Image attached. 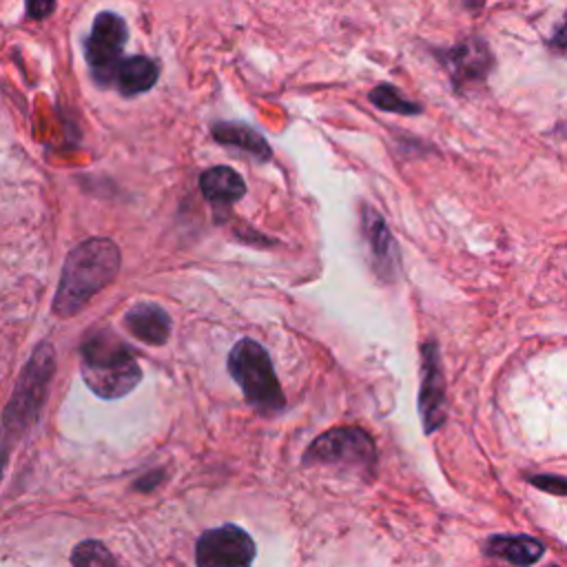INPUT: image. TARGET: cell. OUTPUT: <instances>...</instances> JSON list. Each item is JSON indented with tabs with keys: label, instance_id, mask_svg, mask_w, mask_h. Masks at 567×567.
<instances>
[{
	"label": "cell",
	"instance_id": "5",
	"mask_svg": "<svg viewBox=\"0 0 567 567\" xmlns=\"http://www.w3.org/2000/svg\"><path fill=\"white\" fill-rule=\"evenodd\" d=\"M306 465H334L354 472H372L377 465V445L372 436L357 425H341L319 434L303 454Z\"/></svg>",
	"mask_w": 567,
	"mask_h": 567
},
{
	"label": "cell",
	"instance_id": "2",
	"mask_svg": "<svg viewBox=\"0 0 567 567\" xmlns=\"http://www.w3.org/2000/svg\"><path fill=\"white\" fill-rule=\"evenodd\" d=\"M80 370L89 390L102 399H120L142 379V368L135 357L109 328L84 337Z\"/></svg>",
	"mask_w": 567,
	"mask_h": 567
},
{
	"label": "cell",
	"instance_id": "17",
	"mask_svg": "<svg viewBox=\"0 0 567 567\" xmlns=\"http://www.w3.org/2000/svg\"><path fill=\"white\" fill-rule=\"evenodd\" d=\"M73 567H117L113 554L100 540H82L71 554Z\"/></svg>",
	"mask_w": 567,
	"mask_h": 567
},
{
	"label": "cell",
	"instance_id": "16",
	"mask_svg": "<svg viewBox=\"0 0 567 567\" xmlns=\"http://www.w3.org/2000/svg\"><path fill=\"white\" fill-rule=\"evenodd\" d=\"M368 100L381 109V111H388V113H399V115H416L421 113V104L419 102H412L408 100L405 95H401L392 84H377L370 93H368Z\"/></svg>",
	"mask_w": 567,
	"mask_h": 567
},
{
	"label": "cell",
	"instance_id": "10",
	"mask_svg": "<svg viewBox=\"0 0 567 567\" xmlns=\"http://www.w3.org/2000/svg\"><path fill=\"white\" fill-rule=\"evenodd\" d=\"M361 233L368 241V248H370V255H372L379 277L392 279L396 272V264H399V250H396L394 237H392L385 219L368 204L361 206Z\"/></svg>",
	"mask_w": 567,
	"mask_h": 567
},
{
	"label": "cell",
	"instance_id": "3",
	"mask_svg": "<svg viewBox=\"0 0 567 567\" xmlns=\"http://www.w3.org/2000/svg\"><path fill=\"white\" fill-rule=\"evenodd\" d=\"M55 368V354L49 343H40L29 363L24 365L16 390L2 412V436H0V472L7 458L9 445L40 416V410L44 405L49 381L53 377Z\"/></svg>",
	"mask_w": 567,
	"mask_h": 567
},
{
	"label": "cell",
	"instance_id": "6",
	"mask_svg": "<svg viewBox=\"0 0 567 567\" xmlns=\"http://www.w3.org/2000/svg\"><path fill=\"white\" fill-rule=\"evenodd\" d=\"M126 44V24L117 13L102 11L95 16L86 40V62L97 84L106 86L115 80L122 64L120 55Z\"/></svg>",
	"mask_w": 567,
	"mask_h": 567
},
{
	"label": "cell",
	"instance_id": "7",
	"mask_svg": "<svg viewBox=\"0 0 567 567\" xmlns=\"http://www.w3.org/2000/svg\"><path fill=\"white\" fill-rule=\"evenodd\" d=\"M255 558L252 538L237 525H221L199 536L195 545L197 567H250Z\"/></svg>",
	"mask_w": 567,
	"mask_h": 567
},
{
	"label": "cell",
	"instance_id": "11",
	"mask_svg": "<svg viewBox=\"0 0 567 567\" xmlns=\"http://www.w3.org/2000/svg\"><path fill=\"white\" fill-rule=\"evenodd\" d=\"M124 323L133 337H137L144 343L162 346L166 343L171 334V317L155 303L140 301L135 303L126 315Z\"/></svg>",
	"mask_w": 567,
	"mask_h": 567
},
{
	"label": "cell",
	"instance_id": "18",
	"mask_svg": "<svg viewBox=\"0 0 567 567\" xmlns=\"http://www.w3.org/2000/svg\"><path fill=\"white\" fill-rule=\"evenodd\" d=\"M529 483L536 485L538 489H545L549 494H567V478L563 476H549V474H540V476H529Z\"/></svg>",
	"mask_w": 567,
	"mask_h": 567
},
{
	"label": "cell",
	"instance_id": "13",
	"mask_svg": "<svg viewBox=\"0 0 567 567\" xmlns=\"http://www.w3.org/2000/svg\"><path fill=\"white\" fill-rule=\"evenodd\" d=\"M213 137L224 144V146H235L261 162L270 159L272 151L266 142V137L261 133H257L255 128H250L248 124H241V122H217L213 124L210 128Z\"/></svg>",
	"mask_w": 567,
	"mask_h": 567
},
{
	"label": "cell",
	"instance_id": "1",
	"mask_svg": "<svg viewBox=\"0 0 567 567\" xmlns=\"http://www.w3.org/2000/svg\"><path fill=\"white\" fill-rule=\"evenodd\" d=\"M120 248L104 237L78 244L62 268L60 286L53 299L58 317L78 315L102 288H106L120 270Z\"/></svg>",
	"mask_w": 567,
	"mask_h": 567
},
{
	"label": "cell",
	"instance_id": "14",
	"mask_svg": "<svg viewBox=\"0 0 567 567\" xmlns=\"http://www.w3.org/2000/svg\"><path fill=\"white\" fill-rule=\"evenodd\" d=\"M485 549H487V554H492L496 558H503V560H507L512 565H518V567L534 565L545 551V547L536 538L520 536V534H516V536H492L487 540Z\"/></svg>",
	"mask_w": 567,
	"mask_h": 567
},
{
	"label": "cell",
	"instance_id": "12",
	"mask_svg": "<svg viewBox=\"0 0 567 567\" xmlns=\"http://www.w3.org/2000/svg\"><path fill=\"white\" fill-rule=\"evenodd\" d=\"M199 190L208 202L230 206L246 195V182L230 166H213L202 173Z\"/></svg>",
	"mask_w": 567,
	"mask_h": 567
},
{
	"label": "cell",
	"instance_id": "15",
	"mask_svg": "<svg viewBox=\"0 0 567 567\" xmlns=\"http://www.w3.org/2000/svg\"><path fill=\"white\" fill-rule=\"evenodd\" d=\"M157 75H159V69L151 58L133 55L122 60L115 82L122 95H140V93H146L157 82Z\"/></svg>",
	"mask_w": 567,
	"mask_h": 567
},
{
	"label": "cell",
	"instance_id": "19",
	"mask_svg": "<svg viewBox=\"0 0 567 567\" xmlns=\"http://www.w3.org/2000/svg\"><path fill=\"white\" fill-rule=\"evenodd\" d=\"M549 47L558 53L567 58V20L554 31V35L549 38Z\"/></svg>",
	"mask_w": 567,
	"mask_h": 567
},
{
	"label": "cell",
	"instance_id": "8",
	"mask_svg": "<svg viewBox=\"0 0 567 567\" xmlns=\"http://www.w3.org/2000/svg\"><path fill=\"white\" fill-rule=\"evenodd\" d=\"M436 58L445 66L456 91L483 82L494 66L489 44L478 35H470L450 49L436 51Z\"/></svg>",
	"mask_w": 567,
	"mask_h": 567
},
{
	"label": "cell",
	"instance_id": "9",
	"mask_svg": "<svg viewBox=\"0 0 567 567\" xmlns=\"http://www.w3.org/2000/svg\"><path fill=\"white\" fill-rule=\"evenodd\" d=\"M419 414L423 430L430 434L445 421V379L439 359L436 341L421 346V390H419Z\"/></svg>",
	"mask_w": 567,
	"mask_h": 567
},
{
	"label": "cell",
	"instance_id": "20",
	"mask_svg": "<svg viewBox=\"0 0 567 567\" xmlns=\"http://www.w3.org/2000/svg\"><path fill=\"white\" fill-rule=\"evenodd\" d=\"M55 9L53 2H29L27 4V16L29 18H44L47 13H51Z\"/></svg>",
	"mask_w": 567,
	"mask_h": 567
},
{
	"label": "cell",
	"instance_id": "4",
	"mask_svg": "<svg viewBox=\"0 0 567 567\" xmlns=\"http://www.w3.org/2000/svg\"><path fill=\"white\" fill-rule=\"evenodd\" d=\"M228 372L233 381L241 388L246 403L264 414L272 416L284 412L286 394L275 374L270 354L255 339H239L228 352Z\"/></svg>",
	"mask_w": 567,
	"mask_h": 567
}]
</instances>
